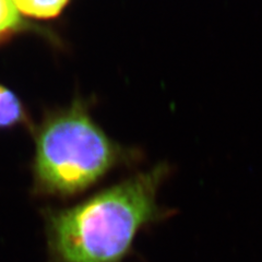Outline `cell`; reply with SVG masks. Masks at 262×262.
Here are the masks:
<instances>
[{"label":"cell","mask_w":262,"mask_h":262,"mask_svg":"<svg viewBox=\"0 0 262 262\" xmlns=\"http://www.w3.org/2000/svg\"><path fill=\"white\" fill-rule=\"evenodd\" d=\"M23 16L31 19L49 20L59 16L70 0H11Z\"/></svg>","instance_id":"cell-5"},{"label":"cell","mask_w":262,"mask_h":262,"mask_svg":"<svg viewBox=\"0 0 262 262\" xmlns=\"http://www.w3.org/2000/svg\"><path fill=\"white\" fill-rule=\"evenodd\" d=\"M31 126L27 108L13 91L0 84V129Z\"/></svg>","instance_id":"cell-4"},{"label":"cell","mask_w":262,"mask_h":262,"mask_svg":"<svg viewBox=\"0 0 262 262\" xmlns=\"http://www.w3.org/2000/svg\"><path fill=\"white\" fill-rule=\"evenodd\" d=\"M168 174L169 166L160 164L75 206L44 209L49 261H124L143 228L173 214L158 202Z\"/></svg>","instance_id":"cell-1"},{"label":"cell","mask_w":262,"mask_h":262,"mask_svg":"<svg viewBox=\"0 0 262 262\" xmlns=\"http://www.w3.org/2000/svg\"><path fill=\"white\" fill-rule=\"evenodd\" d=\"M38 32L45 38L57 39L52 32H46L34 24L24 20V16L16 10L11 0H0V44H4L20 33Z\"/></svg>","instance_id":"cell-3"},{"label":"cell","mask_w":262,"mask_h":262,"mask_svg":"<svg viewBox=\"0 0 262 262\" xmlns=\"http://www.w3.org/2000/svg\"><path fill=\"white\" fill-rule=\"evenodd\" d=\"M34 138L32 174L36 195L71 198L136 159L133 151L104 133L81 98L46 114Z\"/></svg>","instance_id":"cell-2"}]
</instances>
